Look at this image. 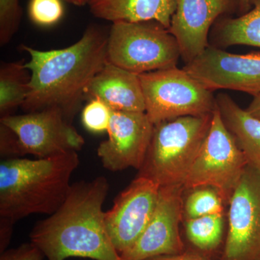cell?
Wrapping results in <instances>:
<instances>
[{
	"label": "cell",
	"mask_w": 260,
	"mask_h": 260,
	"mask_svg": "<svg viewBox=\"0 0 260 260\" xmlns=\"http://www.w3.org/2000/svg\"><path fill=\"white\" fill-rule=\"evenodd\" d=\"M109 32L91 25L78 42L61 49L40 51L22 45L30 55L29 91L21 108L25 113L57 108L73 123L92 80L107 64Z\"/></svg>",
	"instance_id": "1"
},
{
	"label": "cell",
	"mask_w": 260,
	"mask_h": 260,
	"mask_svg": "<svg viewBox=\"0 0 260 260\" xmlns=\"http://www.w3.org/2000/svg\"><path fill=\"white\" fill-rule=\"evenodd\" d=\"M109 191L104 177L72 184L61 206L32 228L30 242L47 260H121L105 225L103 205Z\"/></svg>",
	"instance_id": "2"
},
{
	"label": "cell",
	"mask_w": 260,
	"mask_h": 260,
	"mask_svg": "<svg viewBox=\"0 0 260 260\" xmlns=\"http://www.w3.org/2000/svg\"><path fill=\"white\" fill-rule=\"evenodd\" d=\"M78 152L45 158H14L0 162V218L13 223L34 214L54 213L64 203Z\"/></svg>",
	"instance_id": "3"
},
{
	"label": "cell",
	"mask_w": 260,
	"mask_h": 260,
	"mask_svg": "<svg viewBox=\"0 0 260 260\" xmlns=\"http://www.w3.org/2000/svg\"><path fill=\"white\" fill-rule=\"evenodd\" d=\"M213 114L181 116L154 125L138 176L160 186L184 184L211 125Z\"/></svg>",
	"instance_id": "4"
},
{
	"label": "cell",
	"mask_w": 260,
	"mask_h": 260,
	"mask_svg": "<svg viewBox=\"0 0 260 260\" xmlns=\"http://www.w3.org/2000/svg\"><path fill=\"white\" fill-rule=\"evenodd\" d=\"M85 143L57 108L0 119V154L4 159L25 155L49 158L80 151Z\"/></svg>",
	"instance_id": "5"
},
{
	"label": "cell",
	"mask_w": 260,
	"mask_h": 260,
	"mask_svg": "<svg viewBox=\"0 0 260 260\" xmlns=\"http://www.w3.org/2000/svg\"><path fill=\"white\" fill-rule=\"evenodd\" d=\"M181 57L176 38L155 20L116 22L109 31L107 61L140 75L177 67Z\"/></svg>",
	"instance_id": "6"
},
{
	"label": "cell",
	"mask_w": 260,
	"mask_h": 260,
	"mask_svg": "<svg viewBox=\"0 0 260 260\" xmlns=\"http://www.w3.org/2000/svg\"><path fill=\"white\" fill-rule=\"evenodd\" d=\"M145 113L154 125L181 116H205L216 109V98L177 67L139 75Z\"/></svg>",
	"instance_id": "7"
},
{
	"label": "cell",
	"mask_w": 260,
	"mask_h": 260,
	"mask_svg": "<svg viewBox=\"0 0 260 260\" xmlns=\"http://www.w3.org/2000/svg\"><path fill=\"white\" fill-rule=\"evenodd\" d=\"M249 162L216 107L206 139L183 186L189 190L213 188L229 203Z\"/></svg>",
	"instance_id": "8"
},
{
	"label": "cell",
	"mask_w": 260,
	"mask_h": 260,
	"mask_svg": "<svg viewBox=\"0 0 260 260\" xmlns=\"http://www.w3.org/2000/svg\"><path fill=\"white\" fill-rule=\"evenodd\" d=\"M224 260H260V167L249 162L229 200Z\"/></svg>",
	"instance_id": "9"
},
{
	"label": "cell",
	"mask_w": 260,
	"mask_h": 260,
	"mask_svg": "<svg viewBox=\"0 0 260 260\" xmlns=\"http://www.w3.org/2000/svg\"><path fill=\"white\" fill-rule=\"evenodd\" d=\"M183 69L210 91L260 94V52L235 54L209 46Z\"/></svg>",
	"instance_id": "10"
},
{
	"label": "cell",
	"mask_w": 260,
	"mask_h": 260,
	"mask_svg": "<svg viewBox=\"0 0 260 260\" xmlns=\"http://www.w3.org/2000/svg\"><path fill=\"white\" fill-rule=\"evenodd\" d=\"M160 186L148 177L138 176L116 197L105 212V225L119 255L129 249L148 226L158 203Z\"/></svg>",
	"instance_id": "11"
},
{
	"label": "cell",
	"mask_w": 260,
	"mask_h": 260,
	"mask_svg": "<svg viewBox=\"0 0 260 260\" xmlns=\"http://www.w3.org/2000/svg\"><path fill=\"white\" fill-rule=\"evenodd\" d=\"M182 184L160 186L158 203L148 226L121 260H146L182 252L179 223L184 213Z\"/></svg>",
	"instance_id": "12"
},
{
	"label": "cell",
	"mask_w": 260,
	"mask_h": 260,
	"mask_svg": "<svg viewBox=\"0 0 260 260\" xmlns=\"http://www.w3.org/2000/svg\"><path fill=\"white\" fill-rule=\"evenodd\" d=\"M154 124L145 112H113L107 140L97 155L103 167L111 172L128 168L140 169L148 152Z\"/></svg>",
	"instance_id": "13"
},
{
	"label": "cell",
	"mask_w": 260,
	"mask_h": 260,
	"mask_svg": "<svg viewBox=\"0 0 260 260\" xmlns=\"http://www.w3.org/2000/svg\"><path fill=\"white\" fill-rule=\"evenodd\" d=\"M238 10L239 0H176L169 30L177 39L186 64L209 47L210 32L215 21Z\"/></svg>",
	"instance_id": "14"
},
{
	"label": "cell",
	"mask_w": 260,
	"mask_h": 260,
	"mask_svg": "<svg viewBox=\"0 0 260 260\" xmlns=\"http://www.w3.org/2000/svg\"><path fill=\"white\" fill-rule=\"evenodd\" d=\"M85 97L102 99L113 112H145L139 75L109 62L94 77Z\"/></svg>",
	"instance_id": "15"
},
{
	"label": "cell",
	"mask_w": 260,
	"mask_h": 260,
	"mask_svg": "<svg viewBox=\"0 0 260 260\" xmlns=\"http://www.w3.org/2000/svg\"><path fill=\"white\" fill-rule=\"evenodd\" d=\"M92 14L116 22L155 20L169 29L176 10V0H89Z\"/></svg>",
	"instance_id": "16"
},
{
	"label": "cell",
	"mask_w": 260,
	"mask_h": 260,
	"mask_svg": "<svg viewBox=\"0 0 260 260\" xmlns=\"http://www.w3.org/2000/svg\"><path fill=\"white\" fill-rule=\"evenodd\" d=\"M224 124L250 164L260 167V120L242 109L226 93L216 97Z\"/></svg>",
	"instance_id": "17"
},
{
	"label": "cell",
	"mask_w": 260,
	"mask_h": 260,
	"mask_svg": "<svg viewBox=\"0 0 260 260\" xmlns=\"http://www.w3.org/2000/svg\"><path fill=\"white\" fill-rule=\"evenodd\" d=\"M251 6L249 12L236 18L220 17L210 30V46L221 49L236 45L260 48V0H251Z\"/></svg>",
	"instance_id": "18"
},
{
	"label": "cell",
	"mask_w": 260,
	"mask_h": 260,
	"mask_svg": "<svg viewBox=\"0 0 260 260\" xmlns=\"http://www.w3.org/2000/svg\"><path fill=\"white\" fill-rule=\"evenodd\" d=\"M24 60L2 63L0 68V116L13 115L29 91L30 73Z\"/></svg>",
	"instance_id": "19"
},
{
	"label": "cell",
	"mask_w": 260,
	"mask_h": 260,
	"mask_svg": "<svg viewBox=\"0 0 260 260\" xmlns=\"http://www.w3.org/2000/svg\"><path fill=\"white\" fill-rule=\"evenodd\" d=\"M223 223V213L189 219L186 222V236L202 250H212L221 242Z\"/></svg>",
	"instance_id": "20"
},
{
	"label": "cell",
	"mask_w": 260,
	"mask_h": 260,
	"mask_svg": "<svg viewBox=\"0 0 260 260\" xmlns=\"http://www.w3.org/2000/svg\"><path fill=\"white\" fill-rule=\"evenodd\" d=\"M191 190L184 203L186 220L223 213L224 201L215 189L199 187Z\"/></svg>",
	"instance_id": "21"
},
{
	"label": "cell",
	"mask_w": 260,
	"mask_h": 260,
	"mask_svg": "<svg viewBox=\"0 0 260 260\" xmlns=\"http://www.w3.org/2000/svg\"><path fill=\"white\" fill-rule=\"evenodd\" d=\"M113 111L102 99H90L82 112V122L85 129L93 133L107 131Z\"/></svg>",
	"instance_id": "22"
},
{
	"label": "cell",
	"mask_w": 260,
	"mask_h": 260,
	"mask_svg": "<svg viewBox=\"0 0 260 260\" xmlns=\"http://www.w3.org/2000/svg\"><path fill=\"white\" fill-rule=\"evenodd\" d=\"M28 15L32 23L40 26L55 25L64 15L62 0H30Z\"/></svg>",
	"instance_id": "23"
},
{
	"label": "cell",
	"mask_w": 260,
	"mask_h": 260,
	"mask_svg": "<svg viewBox=\"0 0 260 260\" xmlns=\"http://www.w3.org/2000/svg\"><path fill=\"white\" fill-rule=\"evenodd\" d=\"M23 16L19 0H0V44H8L18 31Z\"/></svg>",
	"instance_id": "24"
},
{
	"label": "cell",
	"mask_w": 260,
	"mask_h": 260,
	"mask_svg": "<svg viewBox=\"0 0 260 260\" xmlns=\"http://www.w3.org/2000/svg\"><path fill=\"white\" fill-rule=\"evenodd\" d=\"M44 258L40 249L31 242L7 249L0 256V260H43Z\"/></svg>",
	"instance_id": "25"
},
{
	"label": "cell",
	"mask_w": 260,
	"mask_h": 260,
	"mask_svg": "<svg viewBox=\"0 0 260 260\" xmlns=\"http://www.w3.org/2000/svg\"><path fill=\"white\" fill-rule=\"evenodd\" d=\"M15 223L8 219L0 218V253L6 251L10 244Z\"/></svg>",
	"instance_id": "26"
},
{
	"label": "cell",
	"mask_w": 260,
	"mask_h": 260,
	"mask_svg": "<svg viewBox=\"0 0 260 260\" xmlns=\"http://www.w3.org/2000/svg\"><path fill=\"white\" fill-rule=\"evenodd\" d=\"M146 260H203L199 256L190 253H180L173 255H162L155 256Z\"/></svg>",
	"instance_id": "27"
},
{
	"label": "cell",
	"mask_w": 260,
	"mask_h": 260,
	"mask_svg": "<svg viewBox=\"0 0 260 260\" xmlns=\"http://www.w3.org/2000/svg\"><path fill=\"white\" fill-rule=\"evenodd\" d=\"M246 111L251 116L260 120V94L254 97V99L250 103Z\"/></svg>",
	"instance_id": "28"
},
{
	"label": "cell",
	"mask_w": 260,
	"mask_h": 260,
	"mask_svg": "<svg viewBox=\"0 0 260 260\" xmlns=\"http://www.w3.org/2000/svg\"><path fill=\"white\" fill-rule=\"evenodd\" d=\"M251 0H239V10L238 15H242L251 10Z\"/></svg>",
	"instance_id": "29"
},
{
	"label": "cell",
	"mask_w": 260,
	"mask_h": 260,
	"mask_svg": "<svg viewBox=\"0 0 260 260\" xmlns=\"http://www.w3.org/2000/svg\"><path fill=\"white\" fill-rule=\"evenodd\" d=\"M64 1L76 6H83L88 4L89 0H64Z\"/></svg>",
	"instance_id": "30"
}]
</instances>
